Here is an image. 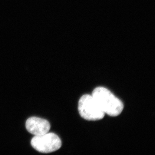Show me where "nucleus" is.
<instances>
[{"mask_svg": "<svg viewBox=\"0 0 155 155\" xmlns=\"http://www.w3.org/2000/svg\"><path fill=\"white\" fill-rule=\"evenodd\" d=\"M91 95L104 114L108 116L117 117L123 111L124 107L123 102L106 88H95Z\"/></svg>", "mask_w": 155, "mask_h": 155, "instance_id": "f257e3e1", "label": "nucleus"}, {"mask_svg": "<svg viewBox=\"0 0 155 155\" xmlns=\"http://www.w3.org/2000/svg\"><path fill=\"white\" fill-rule=\"evenodd\" d=\"M78 110L81 117L86 120L96 121L104 118L105 114L92 95L85 94L81 97Z\"/></svg>", "mask_w": 155, "mask_h": 155, "instance_id": "f03ea898", "label": "nucleus"}, {"mask_svg": "<svg viewBox=\"0 0 155 155\" xmlns=\"http://www.w3.org/2000/svg\"><path fill=\"white\" fill-rule=\"evenodd\" d=\"M33 148L39 152L50 153L59 149L61 147V140L54 133H47L36 136L31 142Z\"/></svg>", "mask_w": 155, "mask_h": 155, "instance_id": "7ed1b4c3", "label": "nucleus"}, {"mask_svg": "<svg viewBox=\"0 0 155 155\" xmlns=\"http://www.w3.org/2000/svg\"><path fill=\"white\" fill-rule=\"evenodd\" d=\"M27 130L35 136H41L48 133L50 124L48 121L39 117H30L26 123Z\"/></svg>", "mask_w": 155, "mask_h": 155, "instance_id": "20e7f679", "label": "nucleus"}]
</instances>
